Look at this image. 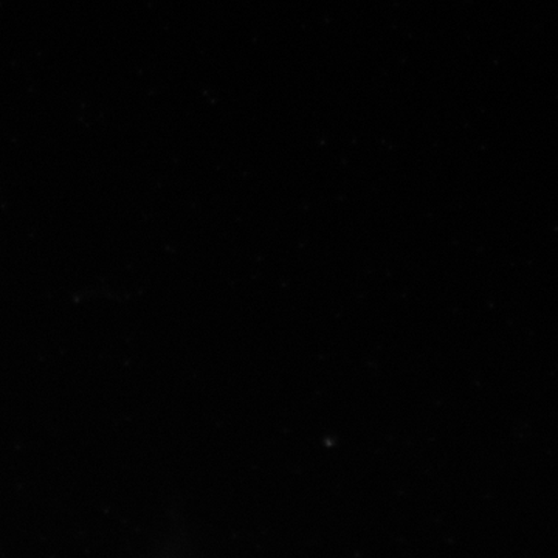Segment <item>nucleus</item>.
<instances>
[]
</instances>
